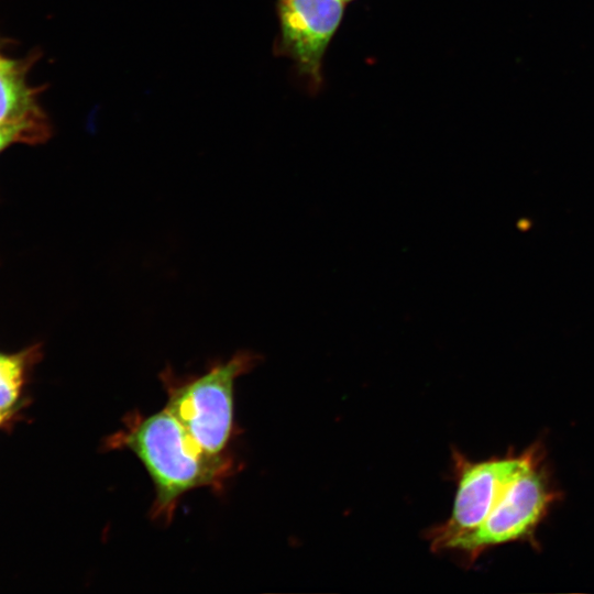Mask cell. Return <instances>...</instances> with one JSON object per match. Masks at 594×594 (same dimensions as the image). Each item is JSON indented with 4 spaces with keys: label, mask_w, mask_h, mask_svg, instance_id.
I'll return each instance as SVG.
<instances>
[{
    "label": "cell",
    "mask_w": 594,
    "mask_h": 594,
    "mask_svg": "<svg viewBox=\"0 0 594 594\" xmlns=\"http://www.w3.org/2000/svg\"><path fill=\"white\" fill-rule=\"evenodd\" d=\"M122 422L105 439L103 450H128L143 464L154 486L150 516L161 524H170L185 494L205 487L221 491L239 470L230 453L205 452L165 407L150 415L131 411Z\"/></svg>",
    "instance_id": "cell-1"
},
{
    "label": "cell",
    "mask_w": 594,
    "mask_h": 594,
    "mask_svg": "<svg viewBox=\"0 0 594 594\" xmlns=\"http://www.w3.org/2000/svg\"><path fill=\"white\" fill-rule=\"evenodd\" d=\"M260 361V354L239 350L229 359L215 362L200 375L179 377L169 366L160 374L167 395L165 408L205 452L229 453L228 447L237 431L235 382Z\"/></svg>",
    "instance_id": "cell-2"
},
{
    "label": "cell",
    "mask_w": 594,
    "mask_h": 594,
    "mask_svg": "<svg viewBox=\"0 0 594 594\" xmlns=\"http://www.w3.org/2000/svg\"><path fill=\"white\" fill-rule=\"evenodd\" d=\"M345 2L277 0L276 54L292 61L297 77L309 92H318L323 85L324 54L341 24Z\"/></svg>",
    "instance_id": "cell-3"
},
{
    "label": "cell",
    "mask_w": 594,
    "mask_h": 594,
    "mask_svg": "<svg viewBox=\"0 0 594 594\" xmlns=\"http://www.w3.org/2000/svg\"><path fill=\"white\" fill-rule=\"evenodd\" d=\"M458 464L460 476L452 514L429 532L436 551L452 549L460 538L481 526L507 485L535 461L534 452H527L479 463L460 457Z\"/></svg>",
    "instance_id": "cell-4"
},
{
    "label": "cell",
    "mask_w": 594,
    "mask_h": 594,
    "mask_svg": "<svg viewBox=\"0 0 594 594\" xmlns=\"http://www.w3.org/2000/svg\"><path fill=\"white\" fill-rule=\"evenodd\" d=\"M551 498L532 464L507 485L483 524L460 538L452 549L473 553L524 537L541 519Z\"/></svg>",
    "instance_id": "cell-5"
},
{
    "label": "cell",
    "mask_w": 594,
    "mask_h": 594,
    "mask_svg": "<svg viewBox=\"0 0 594 594\" xmlns=\"http://www.w3.org/2000/svg\"><path fill=\"white\" fill-rule=\"evenodd\" d=\"M21 62L0 56V124H30L48 128L35 95L26 85Z\"/></svg>",
    "instance_id": "cell-6"
},
{
    "label": "cell",
    "mask_w": 594,
    "mask_h": 594,
    "mask_svg": "<svg viewBox=\"0 0 594 594\" xmlns=\"http://www.w3.org/2000/svg\"><path fill=\"white\" fill-rule=\"evenodd\" d=\"M23 376L20 356L0 354V411H9L19 397Z\"/></svg>",
    "instance_id": "cell-7"
},
{
    "label": "cell",
    "mask_w": 594,
    "mask_h": 594,
    "mask_svg": "<svg viewBox=\"0 0 594 594\" xmlns=\"http://www.w3.org/2000/svg\"><path fill=\"white\" fill-rule=\"evenodd\" d=\"M46 128L30 124H0V151L12 142H40L48 136Z\"/></svg>",
    "instance_id": "cell-8"
},
{
    "label": "cell",
    "mask_w": 594,
    "mask_h": 594,
    "mask_svg": "<svg viewBox=\"0 0 594 594\" xmlns=\"http://www.w3.org/2000/svg\"><path fill=\"white\" fill-rule=\"evenodd\" d=\"M8 416V411H0V424L3 421V419Z\"/></svg>",
    "instance_id": "cell-9"
},
{
    "label": "cell",
    "mask_w": 594,
    "mask_h": 594,
    "mask_svg": "<svg viewBox=\"0 0 594 594\" xmlns=\"http://www.w3.org/2000/svg\"><path fill=\"white\" fill-rule=\"evenodd\" d=\"M345 1L349 2V1H352V0H345Z\"/></svg>",
    "instance_id": "cell-10"
}]
</instances>
